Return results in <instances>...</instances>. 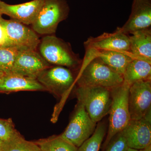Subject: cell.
Segmentation results:
<instances>
[{"label": "cell", "mask_w": 151, "mask_h": 151, "mask_svg": "<svg viewBox=\"0 0 151 151\" xmlns=\"http://www.w3.org/2000/svg\"><path fill=\"white\" fill-rule=\"evenodd\" d=\"M78 86H100L112 89L124 83L123 75L116 73L98 58L81 66L76 79Z\"/></svg>", "instance_id": "cell-1"}, {"label": "cell", "mask_w": 151, "mask_h": 151, "mask_svg": "<svg viewBox=\"0 0 151 151\" xmlns=\"http://www.w3.org/2000/svg\"><path fill=\"white\" fill-rule=\"evenodd\" d=\"M76 94L78 103L84 106L96 124L108 114L112 102L111 89L100 86H78Z\"/></svg>", "instance_id": "cell-2"}, {"label": "cell", "mask_w": 151, "mask_h": 151, "mask_svg": "<svg viewBox=\"0 0 151 151\" xmlns=\"http://www.w3.org/2000/svg\"><path fill=\"white\" fill-rule=\"evenodd\" d=\"M130 86L123 83L111 89L112 102L109 115V124L105 145H108L117 134L122 132L131 120L128 96Z\"/></svg>", "instance_id": "cell-3"}, {"label": "cell", "mask_w": 151, "mask_h": 151, "mask_svg": "<svg viewBox=\"0 0 151 151\" xmlns=\"http://www.w3.org/2000/svg\"><path fill=\"white\" fill-rule=\"evenodd\" d=\"M40 54L49 64L76 68L82 63L78 55L73 51L70 45L55 36L47 35L40 40Z\"/></svg>", "instance_id": "cell-4"}, {"label": "cell", "mask_w": 151, "mask_h": 151, "mask_svg": "<svg viewBox=\"0 0 151 151\" xmlns=\"http://www.w3.org/2000/svg\"><path fill=\"white\" fill-rule=\"evenodd\" d=\"M69 7L65 0H44L32 29L42 35H51L58 25L68 17Z\"/></svg>", "instance_id": "cell-5"}, {"label": "cell", "mask_w": 151, "mask_h": 151, "mask_svg": "<svg viewBox=\"0 0 151 151\" xmlns=\"http://www.w3.org/2000/svg\"><path fill=\"white\" fill-rule=\"evenodd\" d=\"M97 124L93 122L84 106L78 103L70 123L60 136L78 148L94 133Z\"/></svg>", "instance_id": "cell-6"}, {"label": "cell", "mask_w": 151, "mask_h": 151, "mask_svg": "<svg viewBox=\"0 0 151 151\" xmlns=\"http://www.w3.org/2000/svg\"><path fill=\"white\" fill-rule=\"evenodd\" d=\"M0 24L5 30L6 47H14L20 50H36L40 40L37 33L25 24L15 20H6L0 17Z\"/></svg>", "instance_id": "cell-7"}, {"label": "cell", "mask_w": 151, "mask_h": 151, "mask_svg": "<svg viewBox=\"0 0 151 151\" xmlns=\"http://www.w3.org/2000/svg\"><path fill=\"white\" fill-rule=\"evenodd\" d=\"M36 79L46 90L58 96L68 94L75 81L69 68L59 65L45 68L39 74Z\"/></svg>", "instance_id": "cell-8"}, {"label": "cell", "mask_w": 151, "mask_h": 151, "mask_svg": "<svg viewBox=\"0 0 151 151\" xmlns=\"http://www.w3.org/2000/svg\"><path fill=\"white\" fill-rule=\"evenodd\" d=\"M84 45L85 54L84 59L101 50L129 52V37L118 27L114 32L104 33L97 37H89L84 42Z\"/></svg>", "instance_id": "cell-9"}, {"label": "cell", "mask_w": 151, "mask_h": 151, "mask_svg": "<svg viewBox=\"0 0 151 151\" xmlns=\"http://www.w3.org/2000/svg\"><path fill=\"white\" fill-rule=\"evenodd\" d=\"M128 106L131 120H139L151 111V80L138 81L130 86Z\"/></svg>", "instance_id": "cell-10"}, {"label": "cell", "mask_w": 151, "mask_h": 151, "mask_svg": "<svg viewBox=\"0 0 151 151\" xmlns=\"http://www.w3.org/2000/svg\"><path fill=\"white\" fill-rule=\"evenodd\" d=\"M128 147L139 150L151 144V111L139 120H131L122 131Z\"/></svg>", "instance_id": "cell-11"}, {"label": "cell", "mask_w": 151, "mask_h": 151, "mask_svg": "<svg viewBox=\"0 0 151 151\" xmlns=\"http://www.w3.org/2000/svg\"><path fill=\"white\" fill-rule=\"evenodd\" d=\"M50 66L36 50H20L16 57L11 73L36 79L42 70Z\"/></svg>", "instance_id": "cell-12"}, {"label": "cell", "mask_w": 151, "mask_h": 151, "mask_svg": "<svg viewBox=\"0 0 151 151\" xmlns=\"http://www.w3.org/2000/svg\"><path fill=\"white\" fill-rule=\"evenodd\" d=\"M151 0H133L132 12L128 21L122 27V32L129 35L136 31L150 27Z\"/></svg>", "instance_id": "cell-13"}, {"label": "cell", "mask_w": 151, "mask_h": 151, "mask_svg": "<svg viewBox=\"0 0 151 151\" xmlns=\"http://www.w3.org/2000/svg\"><path fill=\"white\" fill-rule=\"evenodd\" d=\"M43 2L44 0H32L23 4L11 5L0 0V9L2 14L7 15L23 24L32 25L37 17Z\"/></svg>", "instance_id": "cell-14"}, {"label": "cell", "mask_w": 151, "mask_h": 151, "mask_svg": "<svg viewBox=\"0 0 151 151\" xmlns=\"http://www.w3.org/2000/svg\"><path fill=\"white\" fill-rule=\"evenodd\" d=\"M94 57L98 58L112 70L122 75L129 63L135 58L130 52L101 50L96 52L88 58L83 60L81 65H86Z\"/></svg>", "instance_id": "cell-15"}, {"label": "cell", "mask_w": 151, "mask_h": 151, "mask_svg": "<svg viewBox=\"0 0 151 151\" xmlns=\"http://www.w3.org/2000/svg\"><path fill=\"white\" fill-rule=\"evenodd\" d=\"M46 90L36 79L10 73L0 78V92Z\"/></svg>", "instance_id": "cell-16"}, {"label": "cell", "mask_w": 151, "mask_h": 151, "mask_svg": "<svg viewBox=\"0 0 151 151\" xmlns=\"http://www.w3.org/2000/svg\"><path fill=\"white\" fill-rule=\"evenodd\" d=\"M129 36V52L136 59L147 61L151 64V29L139 30Z\"/></svg>", "instance_id": "cell-17"}, {"label": "cell", "mask_w": 151, "mask_h": 151, "mask_svg": "<svg viewBox=\"0 0 151 151\" xmlns=\"http://www.w3.org/2000/svg\"><path fill=\"white\" fill-rule=\"evenodd\" d=\"M123 77L124 83L129 86L138 81L151 80V64L134 58L127 66Z\"/></svg>", "instance_id": "cell-18"}, {"label": "cell", "mask_w": 151, "mask_h": 151, "mask_svg": "<svg viewBox=\"0 0 151 151\" xmlns=\"http://www.w3.org/2000/svg\"><path fill=\"white\" fill-rule=\"evenodd\" d=\"M1 151H41L35 142L25 139L17 132L8 140L4 141Z\"/></svg>", "instance_id": "cell-19"}, {"label": "cell", "mask_w": 151, "mask_h": 151, "mask_svg": "<svg viewBox=\"0 0 151 151\" xmlns=\"http://www.w3.org/2000/svg\"><path fill=\"white\" fill-rule=\"evenodd\" d=\"M41 151H77L78 148L60 136H53L35 142Z\"/></svg>", "instance_id": "cell-20"}, {"label": "cell", "mask_w": 151, "mask_h": 151, "mask_svg": "<svg viewBox=\"0 0 151 151\" xmlns=\"http://www.w3.org/2000/svg\"><path fill=\"white\" fill-rule=\"evenodd\" d=\"M106 127L104 123L97 125L92 136L78 148L77 151H99L106 134Z\"/></svg>", "instance_id": "cell-21"}, {"label": "cell", "mask_w": 151, "mask_h": 151, "mask_svg": "<svg viewBox=\"0 0 151 151\" xmlns=\"http://www.w3.org/2000/svg\"><path fill=\"white\" fill-rule=\"evenodd\" d=\"M20 51L14 47H0V71L5 74L11 73L14 61Z\"/></svg>", "instance_id": "cell-22"}, {"label": "cell", "mask_w": 151, "mask_h": 151, "mask_svg": "<svg viewBox=\"0 0 151 151\" xmlns=\"http://www.w3.org/2000/svg\"><path fill=\"white\" fill-rule=\"evenodd\" d=\"M17 132L12 119H0V139L6 141L10 139Z\"/></svg>", "instance_id": "cell-23"}, {"label": "cell", "mask_w": 151, "mask_h": 151, "mask_svg": "<svg viewBox=\"0 0 151 151\" xmlns=\"http://www.w3.org/2000/svg\"><path fill=\"white\" fill-rule=\"evenodd\" d=\"M116 136V138L110 143L106 151H127L129 147L122 132Z\"/></svg>", "instance_id": "cell-24"}, {"label": "cell", "mask_w": 151, "mask_h": 151, "mask_svg": "<svg viewBox=\"0 0 151 151\" xmlns=\"http://www.w3.org/2000/svg\"><path fill=\"white\" fill-rule=\"evenodd\" d=\"M7 38L5 30L0 24V47H6Z\"/></svg>", "instance_id": "cell-25"}, {"label": "cell", "mask_w": 151, "mask_h": 151, "mask_svg": "<svg viewBox=\"0 0 151 151\" xmlns=\"http://www.w3.org/2000/svg\"><path fill=\"white\" fill-rule=\"evenodd\" d=\"M138 151H151V145L145 148L139 150Z\"/></svg>", "instance_id": "cell-26"}, {"label": "cell", "mask_w": 151, "mask_h": 151, "mask_svg": "<svg viewBox=\"0 0 151 151\" xmlns=\"http://www.w3.org/2000/svg\"><path fill=\"white\" fill-rule=\"evenodd\" d=\"M127 151H138V150H135V149H131L129 148Z\"/></svg>", "instance_id": "cell-27"}, {"label": "cell", "mask_w": 151, "mask_h": 151, "mask_svg": "<svg viewBox=\"0 0 151 151\" xmlns=\"http://www.w3.org/2000/svg\"><path fill=\"white\" fill-rule=\"evenodd\" d=\"M4 73H3V72H1V71H0V78H1V77H2V76H4Z\"/></svg>", "instance_id": "cell-28"}, {"label": "cell", "mask_w": 151, "mask_h": 151, "mask_svg": "<svg viewBox=\"0 0 151 151\" xmlns=\"http://www.w3.org/2000/svg\"><path fill=\"white\" fill-rule=\"evenodd\" d=\"M3 141L0 139V151H1V148L2 144Z\"/></svg>", "instance_id": "cell-29"}, {"label": "cell", "mask_w": 151, "mask_h": 151, "mask_svg": "<svg viewBox=\"0 0 151 151\" xmlns=\"http://www.w3.org/2000/svg\"><path fill=\"white\" fill-rule=\"evenodd\" d=\"M2 14L1 13V9H0V17L2 16Z\"/></svg>", "instance_id": "cell-30"}]
</instances>
